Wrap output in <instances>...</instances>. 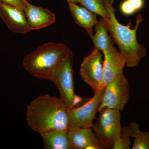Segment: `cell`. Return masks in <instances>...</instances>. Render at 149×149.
<instances>
[{"mask_svg":"<svg viewBox=\"0 0 149 149\" xmlns=\"http://www.w3.org/2000/svg\"><path fill=\"white\" fill-rule=\"evenodd\" d=\"M68 109L61 97L48 94L39 96L27 106L26 121L33 131L40 134L55 130H67Z\"/></svg>","mask_w":149,"mask_h":149,"instance_id":"6da1fadb","label":"cell"},{"mask_svg":"<svg viewBox=\"0 0 149 149\" xmlns=\"http://www.w3.org/2000/svg\"><path fill=\"white\" fill-rule=\"evenodd\" d=\"M113 1L111 2L108 5L109 18L103 19L109 32L125 59L126 66L135 67L147 54L146 49L138 42L136 37L139 25L143 19L141 15L139 14L136 19V26L133 29L130 28L131 22L127 26L120 24L116 17Z\"/></svg>","mask_w":149,"mask_h":149,"instance_id":"7a4b0ae2","label":"cell"},{"mask_svg":"<svg viewBox=\"0 0 149 149\" xmlns=\"http://www.w3.org/2000/svg\"><path fill=\"white\" fill-rule=\"evenodd\" d=\"M71 51L63 43H45L24 58L23 67L31 76L52 82L56 70Z\"/></svg>","mask_w":149,"mask_h":149,"instance_id":"3957f363","label":"cell"},{"mask_svg":"<svg viewBox=\"0 0 149 149\" xmlns=\"http://www.w3.org/2000/svg\"><path fill=\"white\" fill-rule=\"evenodd\" d=\"M98 113V117L93 123L92 129L104 149H112L115 141L121 134L120 111L104 108Z\"/></svg>","mask_w":149,"mask_h":149,"instance_id":"277c9868","label":"cell"},{"mask_svg":"<svg viewBox=\"0 0 149 149\" xmlns=\"http://www.w3.org/2000/svg\"><path fill=\"white\" fill-rule=\"evenodd\" d=\"M129 94V83L123 73L108 83L105 87L98 112L104 108L123 110L128 103Z\"/></svg>","mask_w":149,"mask_h":149,"instance_id":"5b68a950","label":"cell"},{"mask_svg":"<svg viewBox=\"0 0 149 149\" xmlns=\"http://www.w3.org/2000/svg\"><path fill=\"white\" fill-rule=\"evenodd\" d=\"M73 56L72 51L60 65L54 73L52 82L60 94V97L68 109L72 107L75 93L73 79Z\"/></svg>","mask_w":149,"mask_h":149,"instance_id":"8992f818","label":"cell"},{"mask_svg":"<svg viewBox=\"0 0 149 149\" xmlns=\"http://www.w3.org/2000/svg\"><path fill=\"white\" fill-rule=\"evenodd\" d=\"M104 88L98 89L88 101L77 107L68 109L70 126L92 128L101 103Z\"/></svg>","mask_w":149,"mask_h":149,"instance_id":"52a82bcc","label":"cell"},{"mask_svg":"<svg viewBox=\"0 0 149 149\" xmlns=\"http://www.w3.org/2000/svg\"><path fill=\"white\" fill-rule=\"evenodd\" d=\"M102 55L100 51L94 49L91 53L83 58L80 65V76L94 93L99 89L103 76Z\"/></svg>","mask_w":149,"mask_h":149,"instance_id":"ba28073f","label":"cell"},{"mask_svg":"<svg viewBox=\"0 0 149 149\" xmlns=\"http://www.w3.org/2000/svg\"><path fill=\"white\" fill-rule=\"evenodd\" d=\"M103 76L99 89H103L112 80L123 73L126 61L120 51L113 46L103 53Z\"/></svg>","mask_w":149,"mask_h":149,"instance_id":"9c48e42d","label":"cell"},{"mask_svg":"<svg viewBox=\"0 0 149 149\" xmlns=\"http://www.w3.org/2000/svg\"><path fill=\"white\" fill-rule=\"evenodd\" d=\"M0 17L12 32L23 35L31 31L23 9L0 3Z\"/></svg>","mask_w":149,"mask_h":149,"instance_id":"30bf717a","label":"cell"},{"mask_svg":"<svg viewBox=\"0 0 149 149\" xmlns=\"http://www.w3.org/2000/svg\"><path fill=\"white\" fill-rule=\"evenodd\" d=\"M67 133L72 149H104L92 128L70 126Z\"/></svg>","mask_w":149,"mask_h":149,"instance_id":"8fae6325","label":"cell"},{"mask_svg":"<svg viewBox=\"0 0 149 149\" xmlns=\"http://www.w3.org/2000/svg\"><path fill=\"white\" fill-rule=\"evenodd\" d=\"M24 10L31 30L45 28L55 22V15L48 9L28 3Z\"/></svg>","mask_w":149,"mask_h":149,"instance_id":"7c38bea8","label":"cell"},{"mask_svg":"<svg viewBox=\"0 0 149 149\" xmlns=\"http://www.w3.org/2000/svg\"><path fill=\"white\" fill-rule=\"evenodd\" d=\"M68 6L76 24L85 29L90 37H92L93 35V28L98 22L96 15L77 4L68 3Z\"/></svg>","mask_w":149,"mask_h":149,"instance_id":"4fadbf2b","label":"cell"},{"mask_svg":"<svg viewBox=\"0 0 149 149\" xmlns=\"http://www.w3.org/2000/svg\"><path fill=\"white\" fill-rule=\"evenodd\" d=\"M46 149H72L67 130H55L40 134Z\"/></svg>","mask_w":149,"mask_h":149,"instance_id":"5bb4252c","label":"cell"},{"mask_svg":"<svg viewBox=\"0 0 149 149\" xmlns=\"http://www.w3.org/2000/svg\"><path fill=\"white\" fill-rule=\"evenodd\" d=\"M95 33L91 37L94 44V49L104 53L113 46L114 41L108 35V30L105 22L102 18L95 26Z\"/></svg>","mask_w":149,"mask_h":149,"instance_id":"9a60e30c","label":"cell"},{"mask_svg":"<svg viewBox=\"0 0 149 149\" xmlns=\"http://www.w3.org/2000/svg\"><path fill=\"white\" fill-rule=\"evenodd\" d=\"M122 127L130 137L134 139L132 149H149V131H142L139 123L136 122Z\"/></svg>","mask_w":149,"mask_h":149,"instance_id":"2e32d148","label":"cell"},{"mask_svg":"<svg viewBox=\"0 0 149 149\" xmlns=\"http://www.w3.org/2000/svg\"><path fill=\"white\" fill-rule=\"evenodd\" d=\"M114 0H80V4L95 15L102 18L108 19L110 17L108 5Z\"/></svg>","mask_w":149,"mask_h":149,"instance_id":"e0dca14e","label":"cell"},{"mask_svg":"<svg viewBox=\"0 0 149 149\" xmlns=\"http://www.w3.org/2000/svg\"><path fill=\"white\" fill-rule=\"evenodd\" d=\"M145 4L144 0H124L120 5L121 13L130 16L141 10Z\"/></svg>","mask_w":149,"mask_h":149,"instance_id":"ac0fdd59","label":"cell"},{"mask_svg":"<svg viewBox=\"0 0 149 149\" xmlns=\"http://www.w3.org/2000/svg\"><path fill=\"white\" fill-rule=\"evenodd\" d=\"M130 136L122 127L121 135L116 140L113 144V149H129L131 145Z\"/></svg>","mask_w":149,"mask_h":149,"instance_id":"d6986e66","label":"cell"},{"mask_svg":"<svg viewBox=\"0 0 149 149\" xmlns=\"http://www.w3.org/2000/svg\"><path fill=\"white\" fill-rule=\"evenodd\" d=\"M0 3L20 8L24 10L29 3L26 0H0Z\"/></svg>","mask_w":149,"mask_h":149,"instance_id":"ffe728a7","label":"cell"},{"mask_svg":"<svg viewBox=\"0 0 149 149\" xmlns=\"http://www.w3.org/2000/svg\"><path fill=\"white\" fill-rule=\"evenodd\" d=\"M89 99V98H84L80 96L75 94L74 97H73V100H72V105L71 108L77 107L82 105L88 101Z\"/></svg>","mask_w":149,"mask_h":149,"instance_id":"44dd1931","label":"cell"},{"mask_svg":"<svg viewBox=\"0 0 149 149\" xmlns=\"http://www.w3.org/2000/svg\"><path fill=\"white\" fill-rule=\"evenodd\" d=\"M68 3H80V0H66Z\"/></svg>","mask_w":149,"mask_h":149,"instance_id":"7402d4cb","label":"cell"}]
</instances>
